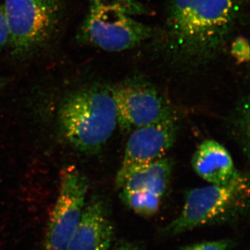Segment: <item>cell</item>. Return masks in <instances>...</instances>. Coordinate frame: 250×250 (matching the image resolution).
Returning a JSON list of instances; mask_svg holds the SVG:
<instances>
[{
    "label": "cell",
    "instance_id": "cell-12",
    "mask_svg": "<svg viewBox=\"0 0 250 250\" xmlns=\"http://www.w3.org/2000/svg\"><path fill=\"white\" fill-rule=\"evenodd\" d=\"M122 201L129 209L141 216L155 215L160 208L163 197L146 191L120 192Z\"/></svg>",
    "mask_w": 250,
    "mask_h": 250
},
{
    "label": "cell",
    "instance_id": "cell-13",
    "mask_svg": "<svg viewBox=\"0 0 250 250\" xmlns=\"http://www.w3.org/2000/svg\"><path fill=\"white\" fill-rule=\"evenodd\" d=\"M90 8H113L131 16L149 14V10L138 0H90Z\"/></svg>",
    "mask_w": 250,
    "mask_h": 250
},
{
    "label": "cell",
    "instance_id": "cell-17",
    "mask_svg": "<svg viewBox=\"0 0 250 250\" xmlns=\"http://www.w3.org/2000/svg\"><path fill=\"white\" fill-rule=\"evenodd\" d=\"M115 250H143L139 248V247L134 246V245L129 244H122L121 246H118Z\"/></svg>",
    "mask_w": 250,
    "mask_h": 250
},
{
    "label": "cell",
    "instance_id": "cell-2",
    "mask_svg": "<svg viewBox=\"0 0 250 250\" xmlns=\"http://www.w3.org/2000/svg\"><path fill=\"white\" fill-rule=\"evenodd\" d=\"M58 120L72 147L87 154L100 152L118 126L111 87L92 85L69 94L59 108Z\"/></svg>",
    "mask_w": 250,
    "mask_h": 250
},
{
    "label": "cell",
    "instance_id": "cell-11",
    "mask_svg": "<svg viewBox=\"0 0 250 250\" xmlns=\"http://www.w3.org/2000/svg\"><path fill=\"white\" fill-rule=\"evenodd\" d=\"M173 161L164 157L141 166L126 177L120 188V192L146 191L164 196L170 184Z\"/></svg>",
    "mask_w": 250,
    "mask_h": 250
},
{
    "label": "cell",
    "instance_id": "cell-6",
    "mask_svg": "<svg viewBox=\"0 0 250 250\" xmlns=\"http://www.w3.org/2000/svg\"><path fill=\"white\" fill-rule=\"evenodd\" d=\"M154 34L152 28L113 8H90L82 28L83 40L108 52L137 47Z\"/></svg>",
    "mask_w": 250,
    "mask_h": 250
},
{
    "label": "cell",
    "instance_id": "cell-1",
    "mask_svg": "<svg viewBox=\"0 0 250 250\" xmlns=\"http://www.w3.org/2000/svg\"><path fill=\"white\" fill-rule=\"evenodd\" d=\"M240 0H170L157 49L178 66L209 63L223 52L239 14Z\"/></svg>",
    "mask_w": 250,
    "mask_h": 250
},
{
    "label": "cell",
    "instance_id": "cell-15",
    "mask_svg": "<svg viewBox=\"0 0 250 250\" xmlns=\"http://www.w3.org/2000/svg\"><path fill=\"white\" fill-rule=\"evenodd\" d=\"M233 57L239 62H248L250 60L249 42L243 37H239L233 41L231 46Z\"/></svg>",
    "mask_w": 250,
    "mask_h": 250
},
{
    "label": "cell",
    "instance_id": "cell-4",
    "mask_svg": "<svg viewBox=\"0 0 250 250\" xmlns=\"http://www.w3.org/2000/svg\"><path fill=\"white\" fill-rule=\"evenodd\" d=\"M62 0H5L9 41L17 53L45 45L53 36L62 14Z\"/></svg>",
    "mask_w": 250,
    "mask_h": 250
},
{
    "label": "cell",
    "instance_id": "cell-8",
    "mask_svg": "<svg viewBox=\"0 0 250 250\" xmlns=\"http://www.w3.org/2000/svg\"><path fill=\"white\" fill-rule=\"evenodd\" d=\"M178 130V121L173 115L131 131L117 172L115 182L117 190H119L131 172L165 157L176 142Z\"/></svg>",
    "mask_w": 250,
    "mask_h": 250
},
{
    "label": "cell",
    "instance_id": "cell-10",
    "mask_svg": "<svg viewBox=\"0 0 250 250\" xmlns=\"http://www.w3.org/2000/svg\"><path fill=\"white\" fill-rule=\"evenodd\" d=\"M191 164L199 177L215 185L227 183L236 172L230 153L213 140H206L199 146Z\"/></svg>",
    "mask_w": 250,
    "mask_h": 250
},
{
    "label": "cell",
    "instance_id": "cell-3",
    "mask_svg": "<svg viewBox=\"0 0 250 250\" xmlns=\"http://www.w3.org/2000/svg\"><path fill=\"white\" fill-rule=\"evenodd\" d=\"M249 198L248 177L236 171L227 183L189 190L182 211L164 228V233L174 236L201 227L235 221L248 211Z\"/></svg>",
    "mask_w": 250,
    "mask_h": 250
},
{
    "label": "cell",
    "instance_id": "cell-5",
    "mask_svg": "<svg viewBox=\"0 0 250 250\" xmlns=\"http://www.w3.org/2000/svg\"><path fill=\"white\" fill-rule=\"evenodd\" d=\"M116 104L118 126L123 132L157 123L174 113L155 87L141 78H131L111 87Z\"/></svg>",
    "mask_w": 250,
    "mask_h": 250
},
{
    "label": "cell",
    "instance_id": "cell-7",
    "mask_svg": "<svg viewBox=\"0 0 250 250\" xmlns=\"http://www.w3.org/2000/svg\"><path fill=\"white\" fill-rule=\"evenodd\" d=\"M89 182L77 167L62 171L59 193L47 224L45 250H66L86 203Z\"/></svg>",
    "mask_w": 250,
    "mask_h": 250
},
{
    "label": "cell",
    "instance_id": "cell-16",
    "mask_svg": "<svg viewBox=\"0 0 250 250\" xmlns=\"http://www.w3.org/2000/svg\"><path fill=\"white\" fill-rule=\"evenodd\" d=\"M9 30L5 18L3 6H0V50L4 47L9 41Z\"/></svg>",
    "mask_w": 250,
    "mask_h": 250
},
{
    "label": "cell",
    "instance_id": "cell-14",
    "mask_svg": "<svg viewBox=\"0 0 250 250\" xmlns=\"http://www.w3.org/2000/svg\"><path fill=\"white\" fill-rule=\"evenodd\" d=\"M233 242L231 240L202 242L184 247L180 250H230L232 248Z\"/></svg>",
    "mask_w": 250,
    "mask_h": 250
},
{
    "label": "cell",
    "instance_id": "cell-9",
    "mask_svg": "<svg viewBox=\"0 0 250 250\" xmlns=\"http://www.w3.org/2000/svg\"><path fill=\"white\" fill-rule=\"evenodd\" d=\"M113 236L107 203L100 197H93L85 203L66 250H108Z\"/></svg>",
    "mask_w": 250,
    "mask_h": 250
}]
</instances>
